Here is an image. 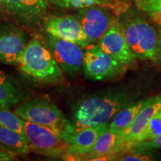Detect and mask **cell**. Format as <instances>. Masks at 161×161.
Returning <instances> with one entry per match:
<instances>
[{
	"label": "cell",
	"instance_id": "cell-16",
	"mask_svg": "<svg viewBox=\"0 0 161 161\" xmlns=\"http://www.w3.org/2000/svg\"><path fill=\"white\" fill-rule=\"evenodd\" d=\"M0 146L5 152L15 155H25L29 149L25 136L0 125Z\"/></svg>",
	"mask_w": 161,
	"mask_h": 161
},
{
	"label": "cell",
	"instance_id": "cell-6",
	"mask_svg": "<svg viewBox=\"0 0 161 161\" xmlns=\"http://www.w3.org/2000/svg\"><path fill=\"white\" fill-rule=\"evenodd\" d=\"M24 127L29 152L49 158L66 154L68 143L53 130L25 119Z\"/></svg>",
	"mask_w": 161,
	"mask_h": 161
},
{
	"label": "cell",
	"instance_id": "cell-21",
	"mask_svg": "<svg viewBox=\"0 0 161 161\" xmlns=\"http://www.w3.org/2000/svg\"><path fill=\"white\" fill-rule=\"evenodd\" d=\"M0 125L25 136L24 119L8 108H0Z\"/></svg>",
	"mask_w": 161,
	"mask_h": 161
},
{
	"label": "cell",
	"instance_id": "cell-18",
	"mask_svg": "<svg viewBox=\"0 0 161 161\" xmlns=\"http://www.w3.org/2000/svg\"><path fill=\"white\" fill-rule=\"evenodd\" d=\"M147 100L148 99L138 101L135 103L128 104L121 109L114 115L108 129L111 130H124L126 133L128 127L132 123L141 108L146 103Z\"/></svg>",
	"mask_w": 161,
	"mask_h": 161
},
{
	"label": "cell",
	"instance_id": "cell-8",
	"mask_svg": "<svg viewBox=\"0 0 161 161\" xmlns=\"http://www.w3.org/2000/svg\"><path fill=\"white\" fill-rule=\"evenodd\" d=\"M46 43L63 72L75 75L83 66V48L78 44L46 33Z\"/></svg>",
	"mask_w": 161,
	"mask_h": 161
},
{
	"label": "cell",
	"instance_id": "cell-25",
	"mask_svg": "<svg viewBox=\"0 0 161 161\" xmlns=\"http://www.w3.org/2000/svg\"><path fill=\"white\" fill-rule=\"evenodd\" d=\"M133 0H114V2L117 6L119 14H123L130 8Z\"/></svg>",
	"mask_w": 161,
	"mask_h": 161
},
{
	"label": "cell",
	"instance_id": "cell-26",
	"mask_svg": "<svg viewBox=\"0 0 161 161\" xmlns=\"http://www.w3.org/2000/svg\"><path fill=\"white\" fill-rule=\"evenodd\" d=\"M146 13L154 23L161 27V9L154 10V11L146 12Z\"/></svg>",
	"mask_w": 161,
	"mask_h": 161
},
{
	"label": "cell",
	"instance_id": "cell-13",
	"mask_svg": "<svg viewBox=\"0 0 161 161\" xmlns=\"http://www.w3.org/2000/svg\"><path fill=\"white\" fill-rule=\"evenodd\" d=\"M108 123L89 127L75 131L67 140L68 148L63 158L66 160H78L93 148L101 134L108 129Z\"/></svg>",
	"mask_w": 161,
	"mask_h": 161
},
{
	"label": "cell",
	"instance_id": "cell-4",
	"mask_svg": "<svg viewBox=\"0 0 161 161\" xmlns=\"http://www.w3.org/2000/svg\"><path fill=\"white\" fill-rule=\"evenodd\" d=\"M127 43L136 59L157 64L158 35L155 29L142 17H128L120 22Z\"/></svg>",
	"mask_w": 161,
	"mask_h": 161
},
{
	"label": "cell",
	"instance_id": "cell-28",
	"mask_svg": "<svg viewBox=\"0 0 161 161\" xmlns=\"http://www.w3.org/2000/svg\"><path fill=\"white\" fill-rule=\"evenodd\" d=\"M158 51H157V64L159 63L161 66V29L158 31Z\"/></svg>",
	"mask_w": 161,
	"mask_h": 161
},
{
	"label": "cell",
	"instance_id": "cell-17",
	"mask_svg": "<svg viewBox=\"0 0 161 161\" xmlns=\"http://www.w3.org/2000/svg\"><path fill=\"white\" fill-rule=\"evenodd\" d=\"M25 99L21 90L5 72L0 70V108H10Z\"/></svg>",
	"mask_w": 161,
	"mask_h": 161
},
{
	"label": "cell",
	"instance_id": "cell-15",
	"mask_svg": "<svg viewBox=\"0 0 161 161\" xmlns=\"http://www.w3.org/2000/svg\"><path fill=\"white\" fill-rule=\"evenodd\" d=\"M161 109V94L154 97L148 98L146 103L141 108L126 134V142L131 144L134 139L144 128L149 120Z\"/></svg>",
	"mask_w": 161,
	"mask_h": 161
},
{
	"label": "cell",
	"instance_id": "cell-22",
	"mask_svg": "<svg viewBox=\"0 0 161 161\" xmlns=\"http://www.w3.org/2000/svg\"><path fill=\"white\" fill-rule=\"evenodd\" d=\"M130 148L133 149V152H148V151L152 149L161 148V135L148 141L134 142V143L131 144Z\"/></svg>",
	"mask_w": 161,
	"mask_h": 161
},
{
	"label": "cell",
	"instance_id": "cell-20",
	"mask_svg": "<svg viewBox=\"0 0 161 161\" xmlns=\"http://www.w3.org/2000/svg\"><path fill=\"white\" fill-rule=\"evenodd\" d=\"M160 135H161V109L151 119L132 143L153 140Z\"/></svg>",
	"mask_w": 161,
	"mask_h": 161
},
{
	"label": "cell",
	"instance_id": "cell-14",
	"mask_svg": "<svg viewBox=\"0 0 161 161\" xmlns=\"http://www.w3.org/2000/svg\"><path fill=\"white\" fill-rule=\"evenodd\" d=\"M126 136L124 130H106L98 136L92 150L80 158H88V160H92L102 156H112L114 158V154L131 147V144L126 142Z\"/></svg>",
	"mask_w": 161,
	"mask_h": 161
},
{
	"label": "cell",
	"instance_id": "cell-2",
	"mask_svg": "<svg viewBox=\"0 0 161 161\" xmlns=\"http://www.w3.org/2000/svg\"><path fill=\"white\" fill-rule=\"evenodd\" d=\"M17 65L23 73L44 84H57L64 78L60 69L46 42L39 37L29 41Z\"/></svg>",
	"mask_w": 161,
	"mask_h": 161
},
{
	"label": "cell",
	"instance_id": "cell-9",
	"mask_svg": "<svg viewBox=\"0 0 161 161\" xmlns=\"http://www.w3.org/2000/svg\"><path fill=\"white\" fill-rule=\"evenodd\" d=\"M46 33L86 48L90 45L78 18L74 16H49L43 20Z\"/></svg>",
	"mask_w": 161,
	"mask_h": 161
},
{
	"label": "cell",
	"instance_id": "cell-3",
	"mask_svg": "<svg viewBox=\"0 0 161 161\" xmlns=\"http://www.w3.org/2000/svg\"><path fill=\"white\" fill-rule=\"evenodd\" d=\"M14 113L23 119L53 130L66 142L75 131L73 125L48 98L38 97L25 101L15 108Z\"/></svg>",
	"mask_w": 161,
	"mask_h": 161
},
{
	"label": "cell",
	"instance_id": "cell-10",
	"mask_svg": "<svg viewBox=\"0 0 161 161\" xmlns=\"http://www.w3.org/2000/svg\"><path fill=\"white\" fill-rule=\"evenodd\" d=\"M29 43L25 31L10 23H0V61L16 65Z\"/></svg>",
	"mask_w": 161,
	"mask_h": 161
},
{
	"label": "cell",
	"instance_id": "cell-5",
	"mask_svg": "<svg viewBox=\"0 0 161 161\" xmlns=\"http://www.w3.org/2000/svg\"><path fill=\"white\" fill-rule=\"evenodd\" d=\"M83 67L86 78L95 81L119 77L127 69V66L102 50L98 44H90L86 48L84 53Z\"/></svg>",
	"mask_w": 161,
	"mask_h": 161
},
{
	"label": "cell",
	"instance_id": "cell-23",
	"mask_svg": "<svg viewBox=\"0 0 161 161\" xmlns=\"http://www.w3.org/2000/svg\"><path fill=\"white\" fill-rule=\"evenodd\" d=\"M134 3L139 9L145 12L161 9V0H134Z\"/></svg>",
	"mask_w": 161,
	"mask_h": 161
},
{
	"label": "cell",
	"instance_id": "cell-12",
	"mask_svg": "<svg viewBox=\"0 0 161 161\" xmlns=\"http://www.w3.org/2000/svg\"><path fill=\"white\" fill-rule=\"evenodd\" d=\"M80 23L90 45L98 42L109 29L112 19L104 7L84 8L79 11Z\"/></svg>",
	"mask_w": 161,
	"mask_h": 161
},
{
	"label": "cell",
	"instance_id": "cell-29",
	"mask_svg": "<svg viewBox=\"0 0 161 161\" xmlns=\"http://www.w3.org/2000/svg\"><path fill=\"white\" fill-rule=\"evenodd\" d=\"M3 12H4V9H3V5H2L1 3V1H0V17H1L2 15H3Z\"/></svg>",
	"mask_w": 161,
	"mask_h": 161
},
{
	"label": "cell",
	"instance_id": "cell-11",
	"mask_svg": "<svg viewBox=\"0 0 161 161\" xmlns=\"http://www.w3.org/2000/svg\"><path fill=\"white\" fill-rule=\"evenodd\" d=\"M98 45L102 50L127 67L135 65L136 58L127 43L122 25L118 19H112L109 29L98 40Z\"/></svg>",
	"mask_w": 161,
	"mask_h": 161
},
{
	"label": "cell",
	"instance_id": "cell-1",
	"mask_svg": "<svg viewBox=\"0 0 161 161\" xmlns=\"http://www.w3.org/2000/svg\"><path fill=\"white\" fill-rule=\"evenodd\" d=\"M132 103L125 93H108L90 96L80 102L74 113L75 131L108 123L116 113Z\"/></svg>",
	"mask_w": 161,
	"mask_h": 161
},
{
	"label": "cell",
	"instance_id": "cell-27",
	"mask_svg": "<svg viewBox=\"0 0 161 161\" xmlns=\"http://www.w3.org/2000/svg\"><path fill=\"white\" fill-rule=\"evenodd\" d=\"M15 154L11 153L5 152V151H0V161H8L12 160L15 158Z\"/></svg>",
	"mask_w": 161,
	"mask_h": 161
},
{
	"label": "cell",
	"instance_id": "cell-7",
	"mask_svg": "<svg viewBox=\"0 0 161 161\" xmlns=\"http://www.w3.org/2000/svg\"><path fill=\"white\" fill-rule=\"evenodd\" d=\"M4 12L15 23L32 29L43 23L49 0H0Z\"/></svg>",
	"mask_w": 161,
	"mask_h": 161
},
{
	"label": "cell",
	"instance_id": "cell-19",
	"mask_svg": "<svg viewBox=\"0 0 161 161\" xmlns=\"http://www.w3.org/2000/svg\"><path fill=\"white\" fill-rule=\"evenodd\" d=\"M55 5L66 8L81 9L90 6L98 5L111 9L116 14H119L118 8L114 0H49Z\"/></svg>",
	"mask_w": 161,
	"mask_h": 161
},
{
	"label": "cell",
	"instance_id": "cell-24",
	"mask_svg": "<svg viewBox=\"0 0 161 161\" xmlns=\"http://www.w3.org/2000/svg\"><path fill=\"white\" fill-rule=\"evenodd\" d=\"M134 153L129 155L119 157V160L124 161H148L152 160L151 157L149 155L142 154V152H134Z\"/></svg>",
	"mask_w": 161,
	"mask_h": 161
}]
</instances>
